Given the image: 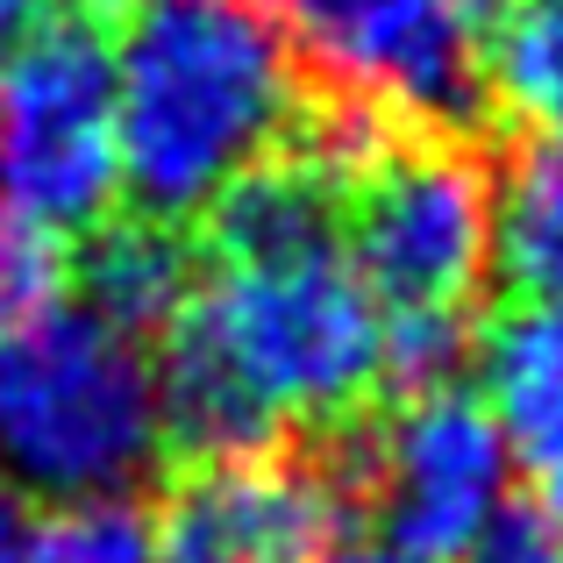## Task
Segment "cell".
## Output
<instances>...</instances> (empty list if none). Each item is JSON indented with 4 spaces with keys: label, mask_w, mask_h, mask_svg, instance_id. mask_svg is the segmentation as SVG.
Returning a JSON list of instances; mask_svg holds the SVG:
<instances>
[{
    "label": "cell",
    "mask_w": 563,
    "mask_h": 563,
    "mask_svg": "<svg viewBox=\"0 0 563 563\" xmlns=\"http://www.w3.org/2000/svg\"><path fill=\"white\" fill-rule=\"evenodd\" d=\"M307 122L264 0H143L114 43V143L136 214L192 221Z\"/></svg>",
    "instance_id": "1"
},
{
    "label": "cell",
    "mask_w": 563,
    "mask_h": 563,
    "mask_svg": "<svg viewBox=\"0 0 563 563\" xmlns=\"http://www.w3.org/2000/svg\"><path fill=\"white\" fill-rule=\"evenodd\" d=\"M343 257L385 321V385L435 393L478 357L493 157L478 136L385 129L343 172Z\"/></svg>",
    "instance_id": "2"
},
{
    "label": "cell",
    "mask_w": 563,
    "mask_h": 563,
    "mask_svg": "<svg viewBox=\"0 0 563 563\" xmlns=\"http://www.w3.org/2000/svg\"><path fill=\"white\" fill-rule=\"evenodd\" d=\"M165 456V399L143 335L51 307L0 335V485L51 507L129 499Z\"/></svg>",
    "instance_id": "3"
},
{
    "label": "cell",
    "mask_w": 563,
    "mask_h": 563,
    "mask_svg": "<svg viewBox=\"0 0 563 563\" xmlns=\"http://www.w3.org/2000/svg\"><path fill=\"white\" fill-rule=\"evenodd\" d=\"M278 29L292 43L307 108L421 136L493 129L478 29L442 0H286Z\"/></svg>",
    "instance_id": "4"
},
{
    "label": "cell",
    "mask_w": 563,
    "mask_h": 563,
    "mask_svg": "<svg viewBox=\"0 0 563 563\" xmlns=\"http://www.w3.org/2000/svg\"><path fill=\"white\" fill-rule=\"evenodd\" d=\"M307 442H321V456L335 464L350 514H364L385 550L407 563H456L471 536L507 507L514 456L464 385L399 393V407L378 421L364 413Z\"/></svg>",
    "instance_id": "5"
},
{
    "label": "cell",
    "mask_w": 563,
    "mask_h": 563,
    "mask_svg": "<svg viewBox=\"0 0 563 563\" xmlns=\"http://www.w3.org/2000/svg\"><path fill=\"white\" fill-rule=\"evenodd\" d=\"M0 186L22 221L86 235L122 192L114 43L93 14H43L0 71Z\"/></svg>",
    "instance_id": "6"
},
{
    "label": "cell",
    "mask_w": 563,
    "mask_h": 563,
    "mask_svg": "<svg viewBox=\"0 0 563 563\" xmlns=\"http://www.w3.org/2000/svg\"><path fill=\"white\" fill-rule=\"evenodd\" d=\"M350 521L321 442L200 456L157 493V563H314Z\"/></svg>",
    "instance_id": "7"
},
{
    "label": "cell",
    "mask_w": 563,
    "mask_h": 563,
    "mask_svg": "<svg viewBox=\"0 0 563 563\" xmlns=\"http://www.w3.org/2000/svg\"><path fill=\"white\" fill-rule=\"evenodd\" d=\"M478 378L507 456L528 471L536 507L563 521V307H507L478 329Z\"/></svg>",
    "instance_id": "8"
},
{
    "label": "cell",
    "mask_w": 563,
    "mask_h": 563,
    "mask_svg": "<svg viewBox=\"0 0 563 563\" xmlns=\"http://www.w3.org/2000/svg\"><path fill=\"white\" fill-rule=\"evenodd\" d=\"M65 278L79 286V307L151 343L200 292V243L157 214H100L65 257Z\"/></svg>",
    "instance_id": "9"
},
{
    "label": "cell",
    "mask_w": 563,
    "mask_h": 563,
    "mask_svg": "<svg viewBox=\"0 0 563 563\" xmlns=\"http://www.w3.org/2000/svg\"><path fill=\"white\" fill-rule=\"evenodd\" d=\"M493 272L528 307H563V136H528L493 179Z\"/></svg>",
    "instance_id": "10"
},
{
    "label": "cell",
    "mask_w": 563,
    "mask_h": 563,
    "mask_svg": "<svg viewBox=\"0 0 563 563\" xmlns=\"http://www.w3.org/2000/svg\"><path fill=\"white\" fill-rule=\"evenodd\" d=\"M493 114H514L528 136H563V0H514L485 43Z\"/></svg>",
    "instance_id": "11"
},
{
    "label": "cell",
    "mask_w": 563,
    "mask_h": 563,
    "mask_svg": "<svg viewBox=\"0 0 563 563\" xmlns=\"http://www.w3.org/2000/svg\"><path fill=\"white\" fill-rule=\"evenodd\" d=\"M14 563H157V542L129 499H86L51 507V521H29Z\"/></svg>",
    "instance_id": "12"
},
{
    "label": "cell",
    "mask_w": 563,
    "mask_h": 563,
    "mask_svg": "<svg viewBox=\"0 0 563 563\" xmlns=\"http://www.w3.org/2000/svg\"><path fill=\"white\" fill-rule=\"evenodd\" d=\"M65 235L36 229L22 214H0V335L29 329L65 300Z\"/></svg>",
    "instance_id": "13"
},
{
    "label": "cell",
    "mask_w": 563,
    "mask_h": 563,
    "mask_svg": "<svg viewBox=\"0 0 563 563\" xmlns=\"http://www.w3.org/2000/svg\"><path fill=\"white\" fill-rule=\"evenodd\" d=\"M456 563H563V521L550 507H536V499L499 507Z\"/></svg>",
    "instance_id": "14"
},
{
    "label": "cell",
    "mask_w": 563,
    "mask_h": 563,
    "mask_svg": "<svg viewBox=\"0 0 563 563\" xmlns=\"http://www.w3.org/2000/svg\"><path fill=\"white\" fill-rule=\"evenodd\" d=\"M22 536H29V499L14 485H0V563L22 556Z\"/></svg>",
    "instance_id": "15"
},
{
    "label": "cell",
    "mask_w": 563,
    "mask_h": 563,
    "mask_svg": "<svg viewBox=\"0 0 563 563\" xmlns=\"http://www.w3.org/2000/svg\"><path fill=\"white\" fill-rule=\"evenodd\" d=\"M43 14H51V0H0V57H8L14 43L43 22Z\"/></svg>",
    "instance_id": "16"
},
{
    "label": "cell",
    "mask_w": 563,
    "mask_h": 563,
    "mask_svg": "<svg viewBox=\"0 0 563 563\" xmlns=\"http://www.w3.org/2000/svg\"><path fill=\"white\" fill-rule=\"evenodd\" d=\"M314 563H407V556H393L385 542H335V550H321Z\"/></svg>",
    "instance_id": "17"
},
{
    "label": "cell",
    "mask_w": 563,
    "mask_h": 563,
    "mask_svg": "<svg viewBox=\"0 0 563 563\" xmlns=\"http://www.w3.org/2000/svg\"><path fill=\"white\" fill-rule=\"evenodd\" d=\"M442 8H450V14H456V22H471V29H493V22H499V14H507V8H514V0H442Z\"/></svg>",
    "instance_id": "18"
},
{
    "label": "cell",
    "mask_w": 563,
    "mask_h": 563,
    "mask_svg": "<svg viewBox=\"0 0 563 563\" xmlns=\"http://www.w3.org/2000/svg\"><path fill=\"white\" fill-rule=\"evenodd\" d=\"M86 8H93V14H136L143 0H86Z\"/></svg>",
    "instance_id": "19"
}]
</instances>
